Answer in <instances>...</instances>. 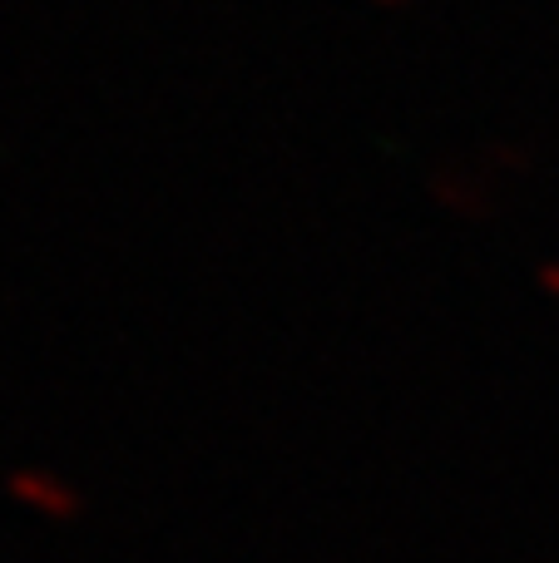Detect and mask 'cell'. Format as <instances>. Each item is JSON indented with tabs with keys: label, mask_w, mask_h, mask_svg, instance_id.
<instances>
[{
	"label": "cell",
	"mask_w": 559,
	"mask_h": 563,
	"mask_svg": "<svg viewBox=\"0 0 559 563\" xmlns=\"http://www.w3.org/2000/svg\"><path fill=\"white\" fill-rule=\"evenodd\" d=\"M6 489L20 499V505H30L35 515H45V519H75L79 515V495L65 485V479L45 475V470H30V465L10 470Z\"/></svg>",
	"instance_id": "6da1fadb"
},
{
	"label": "cell",
	"mask_w": 559,
	"mask_h": 563,
	"mask_svg": "<svg viewBox=\"0 0 559 563\" xmlns=\"http://www.w3.org/2000/svg\"><path fill=\"white\" fill-rule=\"evenodd\" d=\"M376 5H396V0H376Z\"/></svg>",
	"instance_id": "7a4b0ae2"
}]
</instances>
